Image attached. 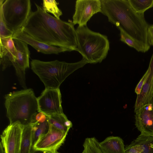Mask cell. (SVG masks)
Segmentation results:
<instances>
[{
	"label": "cell",
	"mask_w": 153,
	"mask_h": 153,
	"mask_svg": "<svg viewBox=\"0 0 153 153\" xmlns=\"http://www.w3.org/2000/svg\"><path fill=\"white\" fill-rule=\"evenodd\" d=\"M35 4L36 10L32 11L22 30L47 44L76 51V31L73 23L56 18Z\"/></svg>",
	"instance_id": "cell-1"
},
{
	"label": "cell",
	"mask_w": 153,
	"mask_h": 153,
	"mask_svg": "<svg viewBox=\"0 0 153 153\" xmlns=\"http://www.w3.org/2000/svg\"><path fill=\"white\" fill-rule=\"evenodd\" d=\"M101 12L108 21L128 35L149 48L146 36L149 25L144 13L135 12L128 0H101Z\"/></svg>",
	"instance_id": "cell-2"
},
{
	"label": "cell",
	"mask_w": 153,
	"mask_h": 153,
	"mask_svg": "<svg viewBox=\"0 0 153 153\" xmlns=\"http://www.w3.org/2000/svg\"><path fill=\"white\" fill-rule=\"evenodd\" d=\"M4 105L10 124L19 123L24 126L31 124L38 112L37 98L32 89H24L5 95Z\"/></svg>",
	"instance_id": "cell-3"
},
{
	"label": "cell",
	"mask_w": 153,
	"mask_h": 153,
	"mask_svg": "<svg viewBox=\"0 0 153 153\" xmlns=\"http://www.w3.org/2000/svg\"><path fill=\"white\" fill-rule=\"evenodd\" d=\"M88 63L83 59L69 63L56 60L45 62L33 59L31 68L43 83L45 88L58 89L70 75Z\"/></svg>",
	"instance_id": "cell-4"
},
{
	"label": "cell",
	"mask_w": 153,
	"mask_h": 153,
	"mask_svg": "<svg viewBox=\"0 0 153 153\" xmlns=\"http://www.w3.org/2000/svg\"><path fill=\"white\" fill-rule=\"evenodd\" d=\"M76 51L88 63H100L106 57L110 44L107 37L90 29L87 25L79 26L76 29Z\"/></svg>",
	"instance_id": "cell-5"
},
{
	"label": "cell",
	"mask_w": 153,
	"mask_h": 153,
	"mask_svg": "<svg viewBox=\"0 0 153 153\" xmlns=\"http://www.w3.org/2000/svg\"><path fill=\"white\" fill-rule=\"evenodd\" d=\"M30 0H0V10L6 25L13 34L23 28L31 12Z\"/></svg>",
	"instance_id": "cell-6"
},
{
	"label": "cell",
	"mask_w": 153,
	"mask_h": 153,
	"mask_svg": "<svg viewBox=\"0 0 153 153\" xmlns=\"http://www.w3.org/2000/svg\"><path fill=\"white\" fill-rule=\"evenodd\" d=\"M59 88H45L37 97L38 112L47 116L63 113Z\"/></svg>",
	"instance_id": "cell-7"
},
{
	"label": "cell",
	"mask_w": 153,
	"mask_h": 153,
	"mask_svg": "<svg viewBox=\"0 0 153 153\" xmlns=\"http://www.w3.org/2000/svg\"><path fill=\"white\" fill-rule=\"evenodd\" d=\"M101 12V0H77L72 22L79 26L87 25L88 22L93 15Z\"/></svg>",
	"instance_id": "cell-8"
},
{
	"label": "cell",
	"mask_w": 153,
	"mask_h": 153,
	"mask_svg": "<svg viewBox=\"0 0 153 153\" xmlns=\"http://www.w3.org/2000/svg\"><path fill=\"white\" fill-rule=\"evenodd\" d=\"M24 126L19 123L10 124L1 135L4 153H20Z\"/></svg>",
	"instance_id": "cell-9"
},
{
	"label": "cell",
	"mask_w": 153,
	"mask_h": 153,
	"mask_svg": "<svg viewBox=\"0 0 153 153\" xmlns=\"http://www.w3.org/2000/svg\"><path fill=\"white\" fill-rule=\"evenodd\" d=\"M16 49V58L13 64L16 70L19 83L24 89H27L25 71L29 68L30 51L28 44L16 38H13Z\"/></svg>",
	"instance_id": "cell-10"
},
{
	"label": "cell",
	"mask_w": 153,
	"mask_h": 153,
	"mask_svg": "<svg viewBox=\"0 0 153 153\" xmlns=\"http://www.w3.org/2000/svg\"><path fill=\"white\" fill-rule=\"evenodd\" d=\"M67 134L49 126L48 131L40 137L32 147L37 150L56 152L65 142Z\"/></svg>",
	"instance_id": "cell-11"
},
{
	"label": "cell",
	"mask_w": 153,
	"mask_h": 153,
	"mask_svg": "<svg viewBox=\"0 0 153 153\" xmlns=\"http://www.w3.org/2000/svg\"><path fill=\"white\" fill-rule=\"evenodd\" d=\"M135 125L141 133L153 136V94L149 103L135 114Z\"/></svg>",
	"instance_id": "cell-12"
},
{
	"label": "cell",
	"mask_w": 153,
	"mask_h": 153,
	"mask_svg": "<svg viewBox=\"0 0 153 153\" xmlns=\"http://www.w3.org/2000/svg\"><path fill=\"white\" fill-rule=\"evenodd\" d=\"M13 38H16L29 44L38 52L47 54H58L61 52L71 51L68 49L51 46L38 41L21 30L13 34Z\"/></svg>",
	"instance_id": "cell-13"
},
{
	"label": "cell",
	"mask_w": 153,
	"mask_h": 153,
	"mask_svg": "<svg viewBox=\"0 0 153 153\" xmlns=\"http://www.w3.org/2000/svg\"><path fill=\"white\" fill-rule=\"evenodd\" d=\"M148 75L143 86L140 94L137 95L134 105L136 113L151 101L153 94V54L148 68Z\"/></svg>",
	"instance_id": "cell-14"
},
{
	"label": "cell",
	"mask_w": 153,
	"mask_h": 153,
	"mask_svg": "<svg viewBox=\"0 0 153 153\" xmlns=\"http://www.w3.org/2000/svg\"><path fill=\"white\" fill-rule=\"evenodd\" d=\"M0 38V63L4 71L13 65L16 58V49L12 36Z\"/></svg>",
	"instance_id": "cell-15"
},
{
	"label": "cell",
	"mask_w": 153,
	"mask_h": 153,
	"mask_svg": "<svg viewBox=\"0 0 153 153\" xmlns=\"http://www.w3.org/2000/svg\"><path fill=\"white\" fill-rule=\"evenodd\" d=\"M125 150L126 153H153V136L141 133Z\"/></svg>",
	"instance_id": "cell-16"
},
{
	"label": "cell",
	"mask_w": 153,
	"mask_h": 153,
	"mask_svg": "<svg viewBox=\"0 0 153 153\" xmlns=\"http://www.w3.org/2000/svg\"><path fill=\"white\" fill-rule=\"evenodd\" d=\"M99 146L102 153H126L124 141L119 137H108L99 142Z\"/></svg>",
	"instance_id": "cell-17"
},
{
	"label": "cell",
	"mask_w": 153,
	"mask_h": 153,
	"mask_svg": "<svg viewBox=\"0 0 153 153\" xmlns=\"http://www.w3.org/2000/svg\"><path fill=\"white\" fill-rule=\"evenodd\" d=\"M47 116L50 126L68 133L72 127V122L68 119L64 113Z\"/></svg>",
	"instance_id": "cell-18"
},
{
	"label": "cell",
	"mask_w": 153,
	"mask_h": 153,
	"mask_svg": "<svg viewBox=\"0 0 153 153\" xmlns=\"http://www.w3.org/2000/svg\"><path fill=\"white\" fill-rule=\"evenodd\" d=\"M32 126V147L39 138L46 134L49 129L48 120L43 122H37L30 124Z\"/></svg>",
	"instance_id": "cell-19"
},
{
	"label": "cell",
	"mask_w": 153,
	"mask_h": 153,
	"mask_svg": "<svg viewBox=\"0 0 153 153\" xmlns=\"http://www.w3.org/2000/svg\"><path fill=\"white\" fill-rule=\"evenodd\" d=\"M32 126H24L22 135L20 153H30L32 147Z\"/></svg>",
	"instance_id": "cell-20"
},
{
	"label": "cell",
	"mask_w": 153,
	"mask_h": 153,
	"mask_svg": "<svg viewBox=\"0 0 153 153\" xmlns=\"http://www.w3.org/2000/svg\"><path fill=\"white\" fill-rule=\"evenodd\" d=\"M120 31V40L133 48L138 52L145 53L148 51L149 48L143 44L136 41L128 35L120 28H118Z\"/></svg>",
	"instance_id": "cell-21"
},
{
	"label": "cell",
	"mask_w": 153,
	"mask_h": 153,
	"mask_svg": "<svg viewBox=\"0 0 153 153\" xmlns=\"http://www.w3.org/2000/svg\"><path fill=\"white\" fill-rule=\"evenodd\" d=\"M58 4V3L54 0H43L42 8L45 12L51 13L56 18L60 19L62 13L59 8Z\"/></svg>",
	"instance_id": "cell-22"
},
{
	"label": "cell",
	"mask_w": 153,
	"mask_h": 153,
	"mask_svg": "<svg viewBox=\"0 0 153 153\" xmlns=\"http://www.w3.org/2000/svg\"><path fill=\"white\" fill-rule=\"evenodd\" d=\"M82 153H102L99 146V142L94 137L86 138L83 144Z\"/></svg>",
	"instance_id": "cell-23"
},
{
	"label": "cell",
	"mask_w": 153,
	"mask_h": 153,
	"mask_svg": "<svg viewBox=\"0 0 153 153\" xmlns=\"http://www.w3.org/2000/svg\"><path fill=\"white\" fill-rule=\"evenodd\" d=\"M128 1L133 9L138 13H144L153 7V0H128Z\"/></svg>",
	"instance_id": "cell-24"
},
{
	"label": "cell",
	"mask_w": 153,
	"mask_h": 153,
	"mask_svg": "<svg viewBox=\"0 0 153 153\" xmlns=\"http://www.w3.org/2000/svg\"><path fill=\"white\" fill-rule=\"evenodd\" d=\"M13 33L7 27L4 20L2 13L0 10V38L12 36Z\"/></svg>",
	"instance_id": "cell-25"
},
{
	"label": "cell",
	"mask_w": 153,
	"mask_h": 153,
	"mask_svg": "<svg viewBox=\"0 0 153 153\" xmlns=\"http://www.w3.org/2000/svg\"><path fill=\"white\" fill-rule=\"evenodd\" d=\"M148 75V70L147 69L141 79H140L135 88V93L137 95H139L140 94L143 86L146 81Z\"/></svg>",
	"instance_id": "cell-26"
},
{
	"label": "cell",
	"mask_w": 153,
	"mask_h": 153,
	"mask_svg": "<svg viewBox=\"0 0 153 153\" xmlns=\"http://www.w3.org/2000/svg\"><path fill=\"white\" fill-rule=\"evenodd\" d=\"M147 39L148 44L153 46V25H149L146 31Z\"/></svg>",
	"instance_id": "cell-27"
},
{
	"label": "cell",
	"mask_w": 153,
	"mask_h": 153,
	"mask_svg": "<svg viewBox=\"0 0 153 153\" xmlns=\"http://www.w3.org/2000/svg\"><path fill=\"white\" fill-rule=\"evenodd\" d=\"M30 153H60L58 152H51L47 151H45L39 150L35 149L32 148Z\"/></svg>",
	"instance_id": "cell-28"
},
{
	"label": "cell",
	"mask_w": 153,
	"mask_h": 153,
	"mask_svg": "<svg viewBox=\"0 0 153 153\" xmlns=\"http://www.w3.org/2000/svg\"><path fill=\"white\" fill-rule=\"evenodd\" d=\"M0 153H4L3 145L1 142L0 143Z\"/></svg>",
	"instance_id": "cell-29"
}]
</instances>
